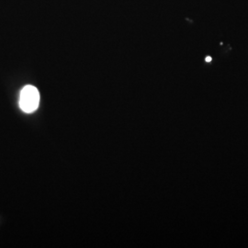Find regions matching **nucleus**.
Masks as SVG:
<instances>
[{
    "label": "nucleus",
    "instance_id": "obj_1",
    "mask_svg": "<svg viewBox=\"0 0 248 248\" xmlns=\"http://www.w3.org/2000/svg\"><path fill=\"white\" fill-rule=\"evenodd\" d=\"M19 107L26 113L35 111L40 104V93L35 87L28 85L24 87L19 95Z\"/></svg>",
    "mask_w": 248,
    "mask_h": 248
}]
</instances>
